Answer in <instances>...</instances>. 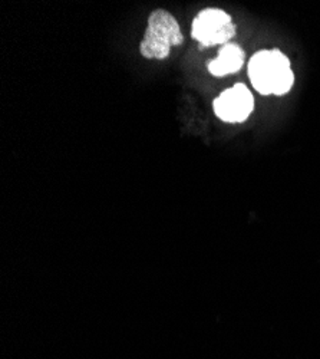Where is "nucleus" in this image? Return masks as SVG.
<instances>
[{
    "instance_id": "5",
    "label": "nucleus",
    "mask_w": 320,
    "mask_h": 359,
    "mask_svg": "<svg viewBox=\"0 0 320 359\" xmlns=\"http://www.w3.org/2000/svg\"><path fill=\"white\" fill-rule=\"evenodd\" d=\"M243 64H244L243 49L235 43H227L220 49L218 56L209 64V71L214 76H225V75L239 72Z\"/></svg>"
},
{
    "instance_id": "2",
    "label": "nucleus",
    "mask_w": 320,
    "mask_h": 359,
    "mask_svg": "<svg viewBox=\"0 0 320 359\" xmlns=\"http://www.w3.org/2000/svg\"><path fill=\"white\" fill-rule=\"evenodd\" d=\"M184 42L179 22L165 11H155L148 19L147 31L139 45L141 55L147 59H165L172 46Z\"/></svg>"
},
{
    "instance_id": "4",
    "label": "nucleus",
    "mask_w": 320,
    "mask_h": 359,
    "mask_svg": "<svg viewBox=\"0 0 320 359\" xmlns=\"http://www.w3.org/2000/svg\"><path fill=\"white\" fill-rule=\"evenodd\" d=\"M214 112L225 123H243L250 116L254 108V98L249 88L236 83L214 100Z\"/></svg>"
},
{
    "instance_id": "1",
    "label": "nucleus",
    "mask_w": 320,
    "mask_h": 359,
    "mask_svg": "<svg viewBox=\"0 0 320 359\" xmlns=\"http://www.w3.org/2000/svg\"><path fill=\"white\" fill-rule=\"evenodd\" d=\"M249 76L256 91L263 95H284L295 82L288 59L280 50L257 52L250 59Z\"/></svg>"
},
{
    "instance_id": "3",
    "label": "nucleus",
    "mask_w": 320,
    "mask_h": 359,
    "mask_svg": "<svg viewBox=\"0 0 320 359\" xmlns=\"http://www.w3.org/2000/svg\"><path fill=\"white\" fill-rule=\"evenodd\" d=\"M191 35L197 39L201 48L227 43L236 35V26L230 15L220 9H206L198 13L193 20Z\"/></svg>"
}]
</instances>
